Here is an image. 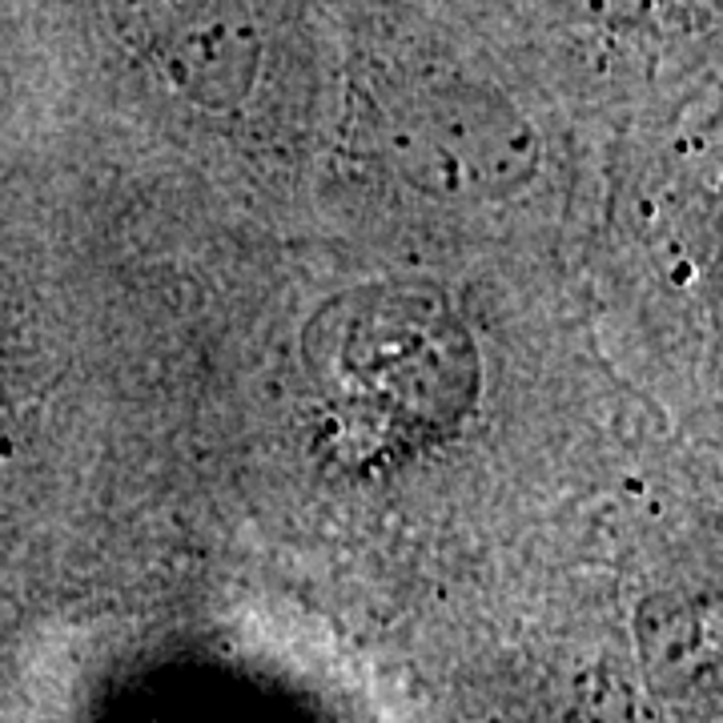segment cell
Listing matches in <instances>:
<instances>
[{"label":"cell","instance_id":"cell-1","mask_svg":"<svg viewBox=\"0 0 723 723\" xmlns=\"http://www.w3.org/2000/svg\"><path fill=\"white\" fill-rule=\"evenodd\" d=\"M378 145L390 173L438 201H502L539 173V133L486 80L418 73L378 105Z\"/></svg>","mask_w":723,"mask_h":723},{"label":"cell","instance_id":"cell-2","mask_svg":"<svg viewBox=\"0 0 723 723\" xmlns=\"http://www.w3.org/2000/svg\"><path fill=\"white\" fill-rule=\"evenodd\" d=\"M89 13L137 68L201 112L241 109L261 80V0H89Z\"/></svg>","mask_w":723,"mask_h":723},{"label":"cell","instance_id":"cell-3","mask_svg":"<svg viewBox=\"0 0 723 723\" xmlns=\"http://www.w3.org/2000/svg\"><path fill=\"white\" fill-rule=\"evenodd\" d=\"M534 20L599 45H671L699 32L711 0H523Z\"/></svg>","mask_w":723,"mask_h":723}]
</instances>
